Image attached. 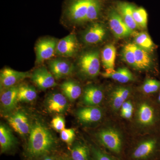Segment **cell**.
<instances>
[{"instance_id":"6da1fadb","label":"cell","mask_w":160,"mask_h":160,"mask_svg":"<svg viewBox=\"0 0 160 160\" xmlns=\"http://www.w3.org/2000/svg\"><path fill=\"white\" fill-rule=\"evenodd\" d=\"M55 145L54 136L43 124L36 122L32 126L27 148L29 157L35 158L46 155Z\"/></svg>"},{"instance_id":"7a4b0ae2","label":"cell","mask_w":160,"mask_h":160,"mask_svg":"<svg viewBox=\"0 0 160 160\" xmlns=\"http://www.w3.org/2000/svg\"><path fill=\"white\" fill-rule=\"evenodd\" d=\"M99 141L104 147L109 151L119 154L122 149V136L116 129L107 128L102 129L98 133Z\"/></svg>"},{"instance_id":"3957f363","label":"cell","mask_w":160,"mask_h":160,"mask_svg":"<svg viewBox=\"0 0 160 160\" xmlns=\"http://www.w3.org/2000/svg\"><path fill=\"white\" fill-rule=\"evenodd\" d=\"M79 65L83 74L87 77H95L100 72L99 53L97 51L85 52L80 57Z\"/></svg>"},{"instance_id":"277c9868","label":"cell","mask_w":160,"mask_h":160,"mask_svg":"<svg viewBox=\"0 0 160 160\" xmlns=\"http://www.w3.org/2000/svg\"><path fill=\"white\" fill-rule=\"evenodd\" d=\"M90 0H70L66 8L68 19L74 23L86 22Z\"/></svg>"},{"instance_id":"5b68a950","label":"cell","mask_w":160,"mask_h":160,"mask_svg":"<svg viewBox=\"0 0 160 160\" xmlns=\"http://www.w3.org/2000/svg\"><path fill=\"white\" fill-rule=\"evenodd\" d=\"M158 143L154 139L146 140L138 144L131 153L132 160H149L157 149Z\"/></svg>"},{"instance_id":"8992f818","label":"cell","mask_w":160,"mask_h":160,"mask_svg":"<svg viewBox=\"0 0 160 160\" xmlns=\"http://www.w3.org/2000/svg\"><path fill=\"white\" fill-rule=\"evenodd\" d=\"M57 40L45 38L39 40L36 46V62L40 64L53 56L56 52Z\"/></svg>"},{"instance_id":"52a82bcc","label":"cell","mask_w":160,"mask_h":160,"mask_svg":"<svg viewBox=\"0 0 160 160\" xmlns=\"http://www.w3.org/2000/svg\"><path fill=\"white\" fill-rule=\"evenodd\" d=\"M29 72L16 71L9 68L1 70L0 75L1 89H5L15 86L20 81L31 77Z\"/></svg>"},{"instance_id":"ba28073f","label":"cell","mask_w":160,"mask_h":160,"mask_svg":"<svg viewBox=\"0 0 160 160\" xmlns=\"http://www.w3.org/2000/svg\"><path fill=\"white\" fill-rule=\"evenodd\" d=\"M109 22L110 29L117 38L127 37L132 33V30L126 25L117 10L109 12Z\"/></svg>"},{"instance_id":"9c48e42d","label":"cell","mask_w":160,"mask_h":160,"mask_svg":"<svg viewBox=\"0 0 160 160\" xmlns=\"http://www.w3.org/2000/svg\"><path fill=\"white\" fill-rule=\"evenodd\" d=\"M31 78L32 82L41 89H46L57 86L54 77L44 66L35 69Z\"/></svg>"},{"instance_id":"30bf717a","label":"cell","mask_w":160,"mask_h":160,"mask_svg":"<svg viewBox=\"0 0 160 160\" xmlns=\"http://www.w3.org/2000/svg\"><path fill=\"white\" fill-rule=\"evenodd\" d=\"M78 45L75 35L71 33L58 42L56 53L65 57H72L76 53Z\"/></svg>"},{"instance_id":"8fae6325","label":"cell","mask_w":160,"mask_h":160,"mask_svg":"<svg viewBox=\"0 0 160 160\" xmlns=\"http://www.w3.org/2000/svg\"><path fill=\"white\" fill-rule=\"evenodd\" d=\"M52 74L57 79L67 77L72 74L73 65L69 61L61 58L54 59L49 63Z\"/></svg>"},{"instance_id":"7c38bea8","label":"cell","mask_w":160,"mask_h":160,"mask_svg":"<svg viewBox=\"0 0 160 160\" xmlns=\"http://www.w3.org/2000/svg\"><path fill=\"white\" fill-rule=\"evenodd\" d=\"M8 122L15 131L22 135L28 134L30 131L29 120L22 112H17L9 117Z\"/></svg>"},{"instance_id":"4fadbf2b","label":"cell","mask_w":160,"mask_h":160,"mask_svg":"<svg viewBox=\"0 0 160 160\" xmlns=\"http://www.w3.org/2000/svg\"><path fill=\"white\" fill-rule=\"evenodd\" d=\"M18 86H13L3 89L1 93V106L3 111L9 112L14 109L18 101Z\"/></svg>"},{"instance_id":"5bb4252c","label":"cell","mask_w":160,"mask_h":160,"mask_svg":"<svg viewBox=\"0 0 160 160\" xmlns=\"http://www.w3.org/2000/svg\"><path fill=\"white\" fill-rule=\"evenodd\" d=\"M106 35V30L102 24L95 23L86 30L83 36L84 42L88 44H95L102 42Z\"/></svg>"},{"instance_id":"9a60e30c","label":"cell","mask_w":160,"mask_h":160,"mask_svg":"<svg viewBox=\"0 0 160 160\" xmlns=\"http://www.w3.org/2000/svg\"><path fill=\"white\" fill-rule=\"evenodd\" d=\"M46 106L48 110L51 112H63L68 106L67 99L65 95L61 93H52L47 98Z\"/></svg>"},{"instance_id":"2e32d148","label":"cell","mask_w":160,"mask_h":160,"mask_svg":"<svg viewBox=\"0 0 160 160\" xmlns=\"http://www.w3.org/2000/svg\"><path fill=\"white\" fill-rule=\"evenodd\" d=\"M102 110L94 106L86 107L78 110V118L83 123H91L99 122L102 117Z\"/></svg>"},{"instance_id":"e0dca14e","label":"cell","mask_w":160,"mask_h":160,"mask_svg":"<svg viewBox=\"0 0 160 160\" xmlns=\"http://www.w3.org/2000/svg\"><path fill=\"white\" fill-rule=\"evenodd\" d=\"M133 6L129 3L121 2L118 3L116 9L126 25L132 31L139 27L133 18Z\"/></svg>"},{"instance_id":"ac0fdd59","label":"cell","mask_w":160,"mask_h":160,"mask_svg":"<svg viewBox=\"0 0 160 160\" xmlns=\"http://www.w3.org/2000/svg\"><path fill=\"white\" fill-rule=\"evenodd\" d=\"M103 98L102 91L97 86H88L84 90L83 100L85 104L88 106H94L99 105Z\"/></svg>"},{"instance_id":"d6986e66","label":"cell","mask_w":160,"mask_h":160,"mask_svg":"<svg viewBox=\"0 0 160 160\" xmlns=\"http://www.w3.org/2000/svg\"><path fill=\"white\" fill-rule=\"evenodd\" d=\"M134 51L137 68L140 69H149L151 65V59L146 50L134 43H131Z\"/></svg>"},{"instance_id":"ffe728a7","label":"cell","mask_w":160,"mask_h":160,"mask_svg":"<svg viewBox=\"0 0 160 160\" xmlns=\"http://www.w3.org/2000/svg\"><path fill=\"white\" fill-rule=\"evenodd\" d=\"M154 110L150 105L147 103H143L138 109V121L143 126H150L154 122Z\"/></svg>"},{"instance_id":"44dd1931","label":"cell","mask_w":160,"mask_h":160,"mask_svg":"<svg viewBox=\"0 0 160 160\" xmlns=\"http://www.w3.org/2000/svg\"><path fill=\"white\" fill-rule=\"evenodd\" d=\"M102 75L104 78H109L122 83H127L133 80L132 73L126 68H120L117 70H106Z\"/></svg>"},{"instance_id":"7402d4cb","label":"cell","mask_w":160,"mask_h":160,"mask_svg":"<svg viewBox=\"0 0 160 160\" xmlns=\"http://www.w3.org/2000/svg\"><path fill=\"white\" fill-rule=\"evenodd\" d=\"M61 89L63 94L70 101L78 98L82 93V88L76 82L72 80L66 81L61 85Z\"/></svg>"},{"instance_id":"603a6c76","label":"cell","mask_w":160,"mask_h":160,"mask_svg":"<svg viewBox=\"0 0 160 160\" xmlns=\"http://www.w3.org/2000/svg\"><path fill=\"white\" fill-rule=\"evenodd\" d=\"M116 57V49L113 45L109 44L104 47L102 51V60L106 70L114 69Z\"/></svg>"},{"instance_id":"cb8c5ba5","label":"cell","mask_w":160,"mask_h":160,"mask_svg":"<svg viewBox=\"0 0 160 160\" xmlns=\"http://www.w3.org/2000/svg\"><path fill=\"white\" fill-rule=\"evenodd\" d=\"M15 140L10 129L5 125L0 126V146L2 152L9 150L14 146Z\"/></svg>"},{"instance_id":"d4e9b609","label":"cell","mask_w":160,"mask_h":160,"mask_svg":"<svg viewBox=\"0 0 160 160\" xmlns=\"http://www.w3.org/2000/svg\"><path fill=\"white\" fill-rule=\"evenodd\" d=\"M129 89L125 87H119L112 92L111 97V104L113 109L118 110L121 109L122 105L129 97Z\"/></svg>"},{"instance_id":"484cf974","label":"cell","mask_w":160,"mask_h":160,"mask_svg":"<svg viewBox=\"0 0 160 160\" xmlns=\"http://www.w3.org/2000/svg\"><path fill=\"white\" fill-rule=\"evenodd\" d=\"M37 96V92L32 86L26 85H23L18 86V102H32L35 99Z\"/></svg>"},{"instance_id":"4316f807","label":"cell","mask_w":160,"mask_h":160,"mask_svg":"<svg viewBox=\"0 0 160 160\" xmlns=\"http://www.w3.org/2000/svg\"><path fill=\"white\" fill-rule=\"evenodd\" d=\"M71 154L73 160H90L89 148L83 143H76L72 149Z\"/></svg>"},{"instance_id":"83f0119b","label":"cell","mask_w":160,"mask_h":160,"mask_svg":"<svg viewBox=\"0 0 160 160\" xmlns=\"http://www.w3.org/2000/svg\"><path fill=\"white\" fill-rule=\"evenodd\" d=\"M102 9V4L100 0H90L86 22L93 21L98 18Z\"/></svg>"},{"instance_id":"f1b7e54d","label":"cell","mask_w":160,"mask_h":160,"mask_svg":"<svg viewBox=\"0 0 160 160\" xmlns=\"http://www.w3.org/2000/svg\"><path fill=\"white\" fill-rule=\"evenodd\" d=\"M132 14L135 22L139 27L146 28L148 22V14L142 8H136L133 6Z\"/></svg>"},{"instance_id":"f546056e","label":"cell","mask_w":160,"mask_h":160,"mask_svg":"<svg viewBox=\"0 0 160 160\" xmlns=\"http://www.w3.org/2000/svg\"><path fill=\"white\" fill-rule=\"evenodd\" d=\"M136 45L146 50H150L153 46V42L149 35L145 32L139 33L135 38Z\"/></svg>"},{"instance_id":"4dcf8cb0","label":"cell","mask_w":160,"mask_h":160,"mask_svg":"<svg viewBox=\"0 0 160 160\" xmlns=\"http://www.w3.org/2000/svg\"><path fill=\"white\" fill-rule=\"evenodd\" d=\"M123 57L126 62L137 68L134 51L132 47L131 43L127 44L124 47L123 50Z\"/></svg>"},{"instance_id":"1f68e13d","label":"cell","mask_w":160,"mask_h":160,"mask_svg":"<svg viewBox=\"0 0 160 160\" xmlns=\"http://www.w3.org/2000/svg\"><path fill=\"white\" fill-rule=\"evenodd\" d=\"M160 88V82L154 79L146 80L142 86V90L146 93H154Z\"/></svg>"},{"instance_id":"d6a6232c","label":"cell","mask_w":160,"mask_h":160,"mask_svg":"<svg viewBox=\"0 0 160 160\" xmlns=\"http://www.w3.org/2000/svg\"><path fill=\"white\" fill-rule=\"evenodd\" d=\"M91 151L93 160H116L99 148L93 146Z\"/></svg>"},{"instance_id":"836d02e7","label":"cell","mask_w":160,"mask_h":160,"mask_svg":"<svg viewBox=\"0 0 160 160\" xmlns=\"http://www.w3.org/2000/svg\"><path fill=\"white\" fill-rule=\"evenodd\" d=\"M75 135V132L72 129H65L61 132V139L67 144H70L72 142Z\"/></svg>"},{"instance_id":"e575fe53","label":"cell","mask_w":160,"mask_h":160,"mask_svg":"<svg viewBox=\"0 0 160 160\" xmlns=\"http://www.w3.org/2000/svg\"><path fill=\"white\" fill-rule=\"evenodd\" d=\"M51 125L57 131L61 132L65 129V120L62 117H56L52 120Z\"/></svg>"},{"instance_id":"d590c367","label":"cell","mask_w":160,"mask_h":160,"mask_svg":"<svg viewBox=\"0 0 160 160\" xmlns=\"http://www.w3.org/2000/svg\"><path fill=\"white\" fill-rule=\"evenodd\" d=\"M133 109L132 104L130 101H126L122 105L121 108V112L127 111L130 109Z\"/></svg>"},{"instance_id":"8d00e7d4","label":"cell","mask_w":160,"mask_h":160,"mask_svg":"<svg viewBox=\"0 0 160 160\" xmlns=\"http://www.w3.org/2000/svg\"><path fill=\"white\" fill-rule=\"evenodd\" d=\"M133 109H130L127 111L124 112H121V116L122 117L126 119L131 118L132 116V112H133Z\"/></svg>"},{"instance_id":"74e56055","label":"cell","mask_w":160,"mask_h":160,"mask_svg":"<svg viewBox=\"0 0 160 160\" xmlns=\"http://www.w3.org/2000/svg\"><path fill=\"white\" fill-rule=\"evenodd\" d=\"M43 160H56V159L52 157H47Z\"/></svg>"},{"instance_id":"f35d334b","label":"cell","mask_w":160,"mask_h":160,"mask_svg":"<svg viewBox=\"0 0 160 160\" xmlns=\"http://www.w3.org/2000/svg\"><path fill=\"white\" fill-rule=\"evenodd\" d=\"M158 100H159V102H160V93L159 94V96Z\"/></svg>"},{"instance_id":"ab89813d","label":"cell","mask_w":160,"mask_h":160,"mask_svg":"<svg viewBox=\"0 0 160 160\" xmlns=\"http://www.w3.org/2000/svg\"><path fill=\"white\" fill-rule=\"evenodd\" d=\"M62 160H69L68 159H63Z\"/></svg>"}]
</instances>
